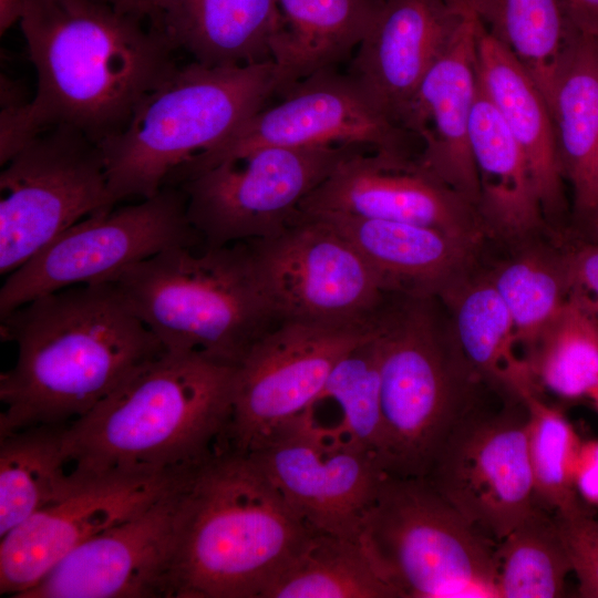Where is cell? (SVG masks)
I'll return each instance as SVG.
<instances>
[{"instance_id":"44dd1931","label":"cell","mask_w":598,"mask_h":598,"mask_svg":"<svg viewBox=\"0 0 598 598\" xmlns=\"http://www.w3.org/2000/svg\"><path fill=\"white\" fill-rule=\"evenodd\" d=\"M476 44L477 21L468 9L422 80L401 123L422 144L417 155L421 164L474 208L477 179L470 122L478 93Z\"/></svg>"},{"instance_id":"f546056e","label":"cell","mask_w":598,"mask_h":598,"mask_svg":"<svg viewBox=\"0 0 598 598\" xmlns=\"http://www.w3.org/2000/svg\"><path fill=\"white\" fill-rule=\"evenodd\" d=\"M66 427L34 425L0 435V537L82 481L65 448Z\"/></svg>"},{"instance_id":"d6986e66","label":"cell","mask_w":598,"mask_h":598,"mask_svg":"<svg viewBox=\"0 0 598 598\" xmlns=\"http://www.w3.org/2000/svg\"><path fill=\"white\" fill-rule=\"evenodd\" d=\"M248 456L312 533L358 540L384 474L374 458L296 427Z\"/></svg>"},{"instance_id":"4dcf8cb0","label":"cell","mask_w":598,"mask_h":598,"mask_svg":"<svg viewBox=\"0 0 598 598\" xmlns=\"http://www.w3.org/2000/svg\"><path fill=\"white\" fill-rule=\"evenodd\" d=\"M486 31L536 82L547 103L556 76L581 33L561 0H464Z\"/></svg>"},{"instance_id":"8fae6325","label":"cell","mask_w":598,"mask_h":598,"mask_svg":"<svg viewBox=\"0 0 598 598\" xmlns=\"http://www.w3.org/2000/svg\"><path fill=\"white\" fill-rule=\"evenodd\" d=\"M199 241L187 216L184 190L165 185L140 203L78 221L7 275L0 289V318L61 289L110 282L166 248L195 247Z\"/></svg>"},{"instance_id":"4316f807","label":"cell","mask_w":598,"mask_h":598,"mask_svg":"<svg viewBox=\"0 0 598 598\" xmlns=\"http://www.w3.org/2000/svg\"><path fill=\"white\" fill-rule=\"evenodd\" d=\"M384 0H277L271 58L279 91L347 58L372 28Z\"/></svg>"},{"instance_id":"e0dca14e","label":"cell","mask_w":598,"mask_h":598,"mask_svg":"<svg viewBox=\"0 0 598 598\" xmlns=\"http://www.w3.org/2000/svg\"><path fill=\"white\" fill-rule=\"evenodd\" d=\"M194 472L142 513L74 549L20 598H174L181 507Z\"/></svg>"},{"instance_id":"1f68e13d","label":"cell","mask_w":598,"mask_h":598,"mask_svg":"<svg viewBox=\"0 0 598 598\" xmlns=\"http://www.w3.org/2000/svg\"><path fill=\"white\" fill-rule=\"evenodd\" d=\"M262 598H398L357 539L312 533Z\"/></svg>"},{"instance_id":"5b68a950","label":"cell","mask_w":598,"mask_h":598,"mask_svg":"<svg viewBox=\"0 0 598 598\" xmlns=\"http://www.w3.org/2000/svg\"><path fill=\"white\" fill-rule=\"evenodd\" d=\"M110 282L166 351H195L233 367L283 321L249 241L202 252L173 246Z\"/></svg>"},{"instance_id":"d590c367","label":"cell","mask_w":598,"mask_h":598,"mask_svg":"<svg viewBox=\"0 0 598 598\" xmlns=\"http://www.w3.org/2000/svg\"><path fill=\"white\" fill-rule=\"evenodd\" d=\"M527 451L537 503L555 514H568L582 506L575 486V471L581 441L565 415L537 393L526 395Z\"/></svg>"},{"instance_id":"7c38bea8","label":"cell","mask_w":598,"mask_h":598,"mask_svg":"<svg viewBox=\"0 0 598 598\" xmlns=\"http://www.w3.org/2000/svg\"><path fill=\"white\" fill-rule=\"evenodd\" d=\"M248 241L283 321L370 327L396 296L357 247L319 217L297 212L278 235Z\"/></svg>"},{"instance_id":"ab89813d","label":"cell","mask_w":598,"mask_h":598,"mask_svg":"<svg viewBox=\"0 0 598 598\" xmlns=\"http://www.w3.org/2000/svg\"><path fill=\"white\" fill-rule=\"evenodd\" d=\"M575 27L598 38V0H561Z\"/></svg>"},{"instance_id":"d4e9b609","label":"cell","mask_w":598,"mask_h":598,"mask_svg":"<svg viewBox=\"0 0 598 598\" xmlns=\"http://www.w3.org/2000/svg\"><path fill=\"white\" fill-rule=\"evenodd\" d=\"M277 0H166L156 22L175 50L207 66L272 60Z\"/></svg>"},{"instance_id":"3957f363","label":"cell","mask_w":598,"mask_h":598,"mask_svg":"<svg viewBox=\"0 0 598 598\" xmlns=\"http://www.w3.org/2000/svg\"><path fill=\"white\" fill-rule=\"evenodd\" d=\"M236 367L164 351L68 424L76 476L181 473L227 451Z\"/></svg>"},{"instance_id":"ba28073f","label":"cell","mask_w":598,"mask_h":598,"mask_svg":"<svg viewBox=\"0 0 598 598\" xmlns=\"http://www.w3.org/2000/svg\"><path fill=\"white\" fill-rule=\"evenodd\" d=\"M358 540L398 598H498L493 540L425 477L383 474Z\"/></svg>"},{"instance_id":"7bdbcfd3","label":"cell","mask_w":598,"mask_h":598,"mask_svg":"<svg viewBox=\"0 0 598 598\" xmlns=\"http://www.w3.org/2000/svg\"><path fill=\"white\" fill-rule=\"evenodd\" d=\"M591 401L594 402L596 409L598 410V393L591 399Z\"/></svg>"},{"instance_id":"4fadbf2b","label":"cell","mask_w":598,"mask_h":598,"mask_svg":"<svg viewBox=\"0 0 598 598\" xmlns=\"http://www.w3.org/2000/svg\"><path fill=\"white\" fill-rule=\"evenodd\" d=\"M377 324L282 321L261 338L236 367L227 451L250 455L290 430Z\"/></svg>"},{"instance_id":"5bb4252c","label":"cell","mask_w":598,"mask_h":598,"mask_svg":"<svg viewBox=\"0 0 598 598\" xmlns=\"http://www.w3.org/2000/svg\"><path fill=\"white\" fill-rule=\"evenodd\" d=\"M281 101L262 107L229 137L178 167L167 184L267 146L363 145L374 152L411 155L417 137L389 121L348 74L319 70L279 91ZM419 141V140H417Z\"/></svg>"},{"instance_id":"9c48e42d","label":"cell","mask_w":598,"mask_h":598,"mask_svg":"<svg viewBox=\"0 0 598 598\" xmlns=\"http://www.w3.org/2000/svg\"><path fill=\"white\" fill-rule=\"evenodd\" d=\"M0 173V275H9L78 221L114 203L99 143L53 126Z\"/></svg>"},{"instance_id":"2e32d148","label":"cell","mask_w":598,"mask_h":598,"mask_svg":"<svg viewBox=\"0 0 598 598\" xmlns=\"http://www.w3.org/2000/svg\"><path fill=\"white\" fill-rule=\"evenodd\" d=\"M194 471L82 477L0 537V594L20 598L74 549L142 513Z\"/></svg>"},{"instance_id":"d6a6232c","label":"cell","mask_w":598,"mask_h":598,"mask_svg":"<svg viewBox=\"0 0 598 598\" xmlns=\"http://www.w3.org/2000/svg\"><path fill=\"white\" fill-rule=\"evenodd\" d=\"M526 360L536 384L558 396L591 400L598 393V322L574 291Z\"/></svg>"},{"instance_id":"cb8c5ba5","label":"cell","mask_w":598,"mask_h":598,"mask_svg":"<svg viewBox=\"0 0 598 598\" xmlns=\"http://www.w3.org/2000/svg\"><path fill=\"white\" fill-rule=\"evenodd\" d=\"M470 144L477 179L475 209L484 230L508 239L538 231L546 218L528 162L480 86Z\"/></svg>"},{"instance_id":"484cf974","label":"cell","mask_w":598,"mask_h":598,"mask_svg":"<svg viewBox=\"0 0 598 598\" xmlns=\"http://www.w3.org/2000/svg\"><path fill=\"white\" fill-rule=\"evenodd\" d=\"M551 113L576 214L598 231V38L580 33L554 82Z\"/></svg>"},{"instance_id":"277c9868","label":"cell","mask_w":598,"mask_h":598,"mask_svg":"<svg viewBox=\"0 0 598 598\" xmlns=\"http://www.w3.org/2000/svg\"><path fill=\"white\" fill-rule=\"evenodd\" d=\"M311 534L250 456L221 452L184 491L174 598H262Z\"/></svg>"},{"instance_id":"8d00e7d4","label":"cell","mask_w":598,"mask_h":598,"mask_svg":"<svg viewBox=\"0 0 598 598\" xmlns=\"http://www.w3.org/2000/svg\"><path fill=\"white\" fill-rule=\"evenodd\" d=\"M555 522L578 591L585 598H598V520L584 509L555 514Z\"/></svg>"},{"instance_id":"74e56055","label":"cell","mask_w":598,"mask_h":598,"mask_svg":"<svg viewBox=\"0 0 598 598\" xmlns=\"http://www.w3.org/2000/svg\"><path fill=\"white\" fill-rule=\"evenodd\" d=\"M569 290L598 322V246H586L565 257Z\"/></svg>"},{"instance_id":"60d3db41","label":"cell","mask_w":598,"mask_h":598,"mask_svg":"<svg viewBox=\"0 0 598 598\" xmlns=\"http://www.w3.org/2000/svg\"><path fill=\"white\" fill-rule=\"evenodd\" d=\"M115 10L137 18L150 25L158 19L166 0H100Z\"/></svg>"},{"instance_id":"836d02e7","label":"cell","mask_w":598,"mask_h":598,"mask_svg":"<svg viewBox=\"0 0 598 598\" xmlns=\"http://www.w3.org/2000/svg\"><path fill=\"white\" fill-rule=\"evenodd\" d=\"M498 598L564 596L571 567L555 518L535 511L495 548Z\"/></svg>"},{"instance_id":"7a4b0ae2","label":"cell","mask_w":598,"mask_h":598,"mask_svg":"<svg viewBox=\"0 0 598 598\" xmlns=\"http://www.w3.org/2000/svg\"><path fill=\"white\" fill-rule=\"evenodd\" d=\"M0 319L1 340L18 348L0 375V435L70 424L166 351L112 282L61 289Z\"/></svg>"},{"instance_id":"f35d334b","label":"cell","mask_w":598,"mask_h":598,"mask_svg":"<svg viewBox=\"0 0 598 598\" xmlns=\"http://www.w3.org/2000/svg\"><path fill=\"white\" fill-rule=\"evenodd\" d=\"M575 486L580 497L598 506V440L581 442L575 471Z\"/></svg>"},{"instance_id":"83f0119b","label":"cell","mask_w":598,"mask_h":598,"mask_svg":"<svg viewBox=\"0 0 598 598\" xmlns=\"http://www.w3.org/2000/svg\"><path fill=\"white\" fill-rule=\"evenodd\" d=\"M293 427L357 448L380 466L383 430L379 321L373 333L338 362L320 395Z\"/></svg>"},{"instance_id":"9a60e30c","label":"cell","mask_w":598,"mask_h":598,"mask_svg":"<svg viewBox=\"0 0 598 598\" xmlns=\"http://www.w3.org/2000/svg\"><path fill=\"white\" fill-rule=\"evenodd\" d=\"M527 414L470 409L426 480L480 533L499 542L537 507L527 451Z\"/></svg>"},{"instance_id":"ffe728a7","label":"cell","mask_w":598,"mask_h":598,"mask_svg":"<svg viewBox=\"0 0 598 598\" xmlns=\"http://www.w3.org/2000/svg\"><path fill=\"white\" fill-rule=\"evenodd\" d=\"M467 11L464 0H384L348 74L389 121L401 126L422 80Z\"/></svg>"},{"instance_id":"52a82bcc","label":"cell","mask_w":598,"mask_h":598,"mask_svg":"<svg viewBox=\"0 0 598 598\" xmlns=\"http://www.w3.org/2000/svg\"><path fill=\"white\" fill-rule=\"evenodd\" d=\"M384 474L426 477L476 380L433 297L398 295L379 319Z\"/></svg>"},{"instance_id":"603a6c76","label":"cell","mask_w":598,"mask_h":598,"mask_svg":"<svg viewBox=\"0 0 598 598\" xmlns=\"http://www.w3.org/2000/svg\"><path fill=\"white\" fill-rule=\"evenodd\" d=\"M476 21L478 86L524 153L546 220H556L566 205L564 173L548 103L516 58L477 18Z\"/></svg>"},{"instance_id":"b9f144b4","label":"cell","mask_w":598,"mask_h":598,"mask_svg":"<svg viewBox=\"0 0 598 598\" xmlns=\"http://www.w3.org/2000/svg\"><path fill=\"white\" fill-rule=\"evenodd\" d=\"M27 0H0V33H6L17 21H20Z\"/></svg>"},{"instance_id":"8992f818","label":"cell","mask_w":598,"mask_h":598,"mask_svg":"<svg viewBox=\"0 0 598 598\" xmlns=\"http://www.w3.org/2000/svg\"><path fill=\"white\" fill-rule=\"evenodd\" d=\"M279 90L274 60L177 65L121 133L99 143L115 204L158 193L173 172L237 131Z\"/></svg>"},{"instance_id":"ac0fdd59","label":"cell","mask_w":598,"mask_h":598,"mask_svg":"<svg viewBox=\"0 0 598 598\" xmlns=\"http://www.w3.org/2000/svg\"><path fill=\"white\" fill-rule=\"evenodd\" d=\"M302 214H342L435 227L478 243L475 208L417 158L367 151L344 159L299 206Z\"/></svg>"},{"instance_id":"6da1fadb","label":"cell","mask_w":598,"mask_h":598,"mask_svg":"<svg viewBox=\"0 0 598 598\" xmlns=\"http://www.w3.org/2000/svg\"><path fill=\"white\" fill-rule=\"evenodd\" d=\"M20 28L37 91L31 101L1 105V165L53 126L96 143L121 133L177 66L161 31L100 0H27Z\"/></svg>"},{"instance_id":"f1b7e54d","label":"cell","mask_w":598,"mask_h":598,"mask_svg":"<svg viewBox=\"0 0 598 598\" xmlns=\"http://www.w3.org/2000/svg\"><path fill=\"white\" fill-rule=\"evenodd\" d=\"M452 308L455 344L476 379L518 401L536 393L527 360L517 353L512 316L489 278L461 281L441 296Z\"/></svg>"},{"instance_id":"7402d4cb","label":"cell","mask_w":598,"mask_h":598,"mask_svg":"<svg viewBox=\"0 0 598 598\" xmlns=\"http://www.w3.org/2000/svg\"><path fill=\"white\" fill-rule=\"evenodd\" d=\"M305 215L326 220L346 236L395 295L441 297L464 280L477 246L468 238L419 224Z\"/></svg>"},{"instance_id":"e575fe53","label":"cell","mask_w":598,"mask_h":598,"mask_svg":"<svg viewBox=\"0 0 598 598\" xmlns=\"http://www.w3.org/2000/svg\"><path fill=\"white\" fill-rule=\"evenodd\" d=\"M488 278L512 316L526 359L568 298L565 258L559 259L545 250L527 249Z\"/></svg>"},{"instance_id":"30bf717a","label":"cell","mask_w":598,"mask_h":598,"mask_svg":"<svg viewBox=\"0 0 598 598\" xmlns=\"http://www.w3.org/2000/svg\"><path fill=\"white\" fill-rule=\"evenodd\" d=\"M363 145L267 146L179 183L205 247L266 239L285 230L300 204Z\"/></svg>"}]
</instances>
